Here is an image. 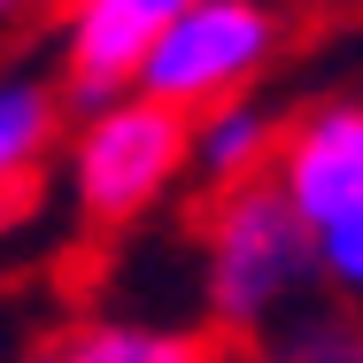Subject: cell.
Wrapping results in <instances>:
<instances>
[{
    "label": "cell",
    "mask_w": 363,
    "mask_h": 363,
    "mask_svg": "<svg viewBox=\"0 0 363 363\" xmlns=\"http://www.w3.org/2000/svg\"><path fill=\"white\" fill-rule=\"evenodd\" d=\"M279 140H286V116L255 93H232L217 108H201L194 132H186V186L209 201V194H232L247 178H271Z\"/></svg>",
    "instance_id": "obj_5"
},
{
    "label": "cell",
    "mask_w": 363,
    "mask_h": 363,
    "mask_svg": "<svg viewBox=\"0 0 363 363\" xmlns=\"http://www.w3.org/2000/svg\"><path fill=\"white\" fill-rule=\"evenodd\" d=\"M55 363H224L217 333L186 325H140V317H77L47 348Z\"/></svg>",
    "instance_id": "obj_7"
},
{
    "label": "cell",
    "mask_w": 363,
    "mask_h": 363,
    "mask_svg": "<svg viewBox=\"0 0 363 363\" xmlns=\"http://www.w3.org/2000/svg\"><path fill=\"white\" fill-rule=\"evenodd\" d=\"M31 363H55V356H31Z\"/></svg>",
    "instance_id": "obj_12"
},
{
    "label": "cell",
    "mask_w": 363,
    "mask_h": 363,
    "mask_svg": "<svg viewBox=\"0 0 363 363\" xmlns=\"http://www.w3.org/2000/svg\"><path fill=\"white\" fill-rule=\"evenodd\" d=\"M309 286H325L317 224L286 201L279 178H247L201 201V317L217 340L263 348Z\"/></svg>",
    "instance_id": "obj_1"
},
{
    "label": "cell",
    "mask_w": 363,
    "mask_h": 363,
    "mask_svg": "<svg viewBox=\"0 0 363 363\" xmlns=\"http://www.w3.org/2000/svg\"><path fill=\"white\" fill-rule=\"evenodd\" d=\"M255 363H363V301H317L294 309L286 325L255 348Z\"/></svg>",
    "instance_id": "obj_8"
},
{
    "label": "cell",
    "mask_w": 363,
    "mask_h": 363,
    "mask_svg": "<svg viewBox=\"0 0 363 363\" xmlns=\"http://www.w3.org/2000/svg\"><path fill=\"white\" fill-rule=\"evenodd\" d=\"M271 178L309 224H333L348 201H363V101H317L286 116Z\"/></svg>",
    "instance_id": "obj_4"
},
{
    "label": "cell",
    "mask_w": 363,
    "mask_h": 363,
    "mask_svg": "<svg viewBox=\"0 0 363 363\" xmlns=\"http://www.w3.org/2000/svg\"><path fill=\"white\" fill-rule=\"evenodd\" d=\"M23 16H31V0H0V47L16 39V23H23Z\"/></svg>",
    "instance_id": "obj_11"
},
{
    "label": "cell",
    "mask_w": 363,
    "mask_h": 363,
    "mask_svg": "<svg viewBox=\"0 0 363 363\" xmlns=\"http://www.w3.org/2000/svg\"><path fill=\"white\" fill-rule=\"evenodd\" d=\"M186 132L194 116H178L155 93H116L108 108L70 124V209L93 232H124L155 217L178 186H186Z\"/></svg>",
    "instance_id": "obj_2"
},
{
    "label": "cell",
    "mask_w": 363,
    "mask_h": 363,
    "mask_svg": "<svg viewBox=\"0 0 363 363\" xmlns=\"http://www.w3.org/2000/svg\"><path fill=\"white\" fill-rule=\"evenodd\" d=\"M124 8H132V16H147V23H155V31H162V23H170V16H178V8H186V0H124Z\"/></svg>",
    "instance_id": "obj_10"
},
{
    "label": "cell",
    "mask_w": 363,
    "mask_h": 363,
    "mask_svg": "<svg viewBox=\"0 0 363 363\" xmlns=\"http://www.w3.org/2000/svg\"><path fill=\"white\" fill-rule=\"evenodd\" d=\"M317 271H325V294L363 301V201H348L333 224H317Z\"/></svg>",
    "instance_id": "obj_9"
},
{
    "label": "cell",
    "mask_w": 363,
    "mask_h": 363,
    "mask_svg": "<svg viewBox=\"0 0 363 363\" xmlns=\"http://www.w3.org/2000/svg\"><path fill=\"white\" fill-rule=\"evenodd\" d=\"M70 124L77 116L62 93V70H31V62L0 70V201L39 178V162L55 155V140Z\"/></svg>",
    "instance_id": "obj_6"
},
{
    "label": "cell",
    "mask_w": 363,
    "mask_h": 363,
    "mask_svg": "<svg viewBox=\"0 0 363 363\" xmlns=\"http://www.w3.org/2000/svg\"><path fill=\"white\" fill-rule=\"evenodd\" d=\"M279 47H286V16L271 0H186L147 47L140 93L170 101L178 116H201L232 93H255Z\"/></svg>",
    "instance_id": "obj_3"
}]
</instances>
